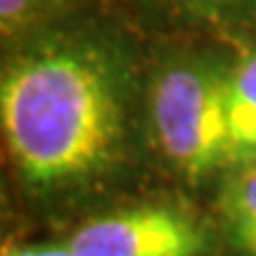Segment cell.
<instances>
[{"mask_svg": "<svg viewBox=\"0 0 256 256\" xmlns=\"http://www.w3.org/2000/svg\"><path fill=\"white\" fill-rule=\"evenodd\" d=\"M57 235L78 256H223L209 204L162 183L112 202Z\"/></svg>", "mask_w": 256, "mask_h": 256, "instance_id": "cell-3", "label": "cell"}, {"mask_svg": "<svg viewBox=\"0 0 256 256\" xmlns=\"http://www.w3.org/2000/svg\"><path fill=\"white\" fill-rule=\"evenodd\" d=\"M230 48L176 46L147 62L145 121L156 183L197 200L230 174Z\"/></svg>", "mask_w": 256, "mask_h": 256, "instance_id": "cell-2", "label": "cell"}, {"mask_svg": "<svg viewBox=\"0 0 256 256\" xmlns=\"http://www.w3.org/2000/svg\"><path fill=\"white\" fill-rule=\"evenodd\" d=\"M140 17L183 31H211L232 40L256 36V0H121Z\"/></svg>", "mask_w": 256, "mask_h": 256, "instance_id": "cell-4", "label": "cell"}, {"mask_svg": "<svg viewBox=\"0 0 256 256\" xmlns=\"http://www.w3.org/2000/svg\"><path fill=\"white\" fill-rule=\"evenodd\" d=\"M83 0H0V28L5 46L36 31L76 19Z\"/></svg>", "mask_w": 256, "mask_h": 256, "instance_id": "cell-7", "label": "cell"}, {"mask_svg": "<svg viewBox=\"0 0 256 256\" xmlns=\"http://www.w3.org/2000/svg\"><path fill=\"white\" fill-rule=\"evenodd\" d=\"M147 62L121 31L83 19L10 43L0 72L5 235H57L159 185L147 142Z\"/></svg>", "mask_w": 256, "mask_h": 256, "instance_id": "cell-1", "label": "cell"}, {"mask_svg": "<svg viewBox=\"0 0 256 256\" xmlns=\"http://www.w3.org/2000/svg\"><path fill=\"white\" fill-rule=\"evenodd\" d=\"M228 138L230 171L256 162V36L230 43Z\"/></svg>", "mask_w": 256, "mask_h": 256, "instance_id": "cell-5", "label": "cell"}, {"mask_svg": "<svg viewBox=\"0 0 256 256\" xmlns=\"http://www.w3.org/2000/svg\"><path fill=\"white\" fill-rule=\"evenodd\" d=\"M223 256H256V162L232 168L209 200Z\"/></svg>", "mask_w": 256, "mask_h": 256, "instance_id": "cell-6", "label": "cell"}, {"mask_svg": "<svg viewBox=\"0 0 256 256\" xmlns=\"http://www.w3.org/2000/svg\"><path fill=\"white\" fill-rule=\"evenodd\" d=\"M0 256H78V254L60 235L24 232V235H2Z\"/></svg>", "mask_w": 256, "mask_h": 256, "instance_id": "cell-8", "label": "cell"}]
</instances>
